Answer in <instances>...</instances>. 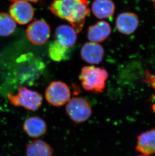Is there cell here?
Returning <instances> with one entry per match:
<instances>
[{
  "mask_svg": "<svg viewBox=\"0 0 155 156\" xmlns=\"http://www.w3.org/2000/svg\"><path fill=\"white\" fill-rule=\"evenodd\" d=\"M89 0H53L50 10L57 17L67 21L76 31H81L91 12Z\"/></svg>",
  "mask_w": 155,
  "mask_h": 156,
  "instance_id": "6da1fadb",
  "label": "cell"
},
{
  "mask_svg": "<svg viewBox=\"0 0 155 156\" xmlns=\"http://www.w3.org/2000/svg\"><path fill=\"white\" fill-rule=\"evenodd\" d=\"M139 24L138 16L132 12L120 13L116 20V27L118 31L126 35L133 34L138 28Z\"/></svg>",
  "mask_w": 155,
  "mask_h": 156,
  "instance_id": "8fae6325",
  "label": "cell"
},
{
  "mask_svg": "<svg viewBox=\"0 0 155 156\" xmlns=\"http://www.w3.org/2000/svg\"><path fill=\"white\" fill-rule=\"evenodd\" d=\"M136 150L143 155L155 154V128L138 136Z\"/></svg>",
  "mask_w": 155,
  "mask_h": 156,
  "instance_id": "5bb4252c",
  "label": "cell"
},
{
  "mask_svg": "<svg viewBox=\"0 0 155 156\" xmlns=\"http://www.w3.org/2000/svg\"><path fill=\"white\" fill-rule=\"evenodd\" d=\"M45 68V64L39 57L29 52L16 60L15 73L21 84L30 85L40 78Z\"/></svg>",
  "mask_w": 155,
  "mask_h": 156,
  "instance_id": "7a4b0ae2",
  "label": "cell"
},
{
  "mask_svg": "<svg viewBox=\"0 0 155 156\" xmlns=\"http://www.w3.org/2000/svg\"><path fill=\"white\" fill-rule=\"evenodd\" d=\"M48 56L55 62H62L69 59L70 49L61 46L55 41H51L48 46Z\"/></svg>",
  "mask_w": 155,
  "mask_h": 156,
  "instance_id": "e0dca14e",
  "label": "cell"
},
{
  "mask_svg": "<svg viewBox=\"0 0 155 156\" xmlns=\"http://www.w3.org/2000/svg\"><path fill=\"white\" fill-rule=\"evenodd\" d=\"M153 3V5H154V7L155 8V0H152Z\"/></svg>",
  "mask_w": 155,
  "mask_h": 156,
  "instance_id": "44dd1931",
  "label": "cell"
},
{
  "mask_svg": "<svg viewBox=\"0 0 155 156\" xmlns=\"http://www.w3.org/2000/svg\"><path fill=\"white\" fill-rule=\"evenodd\" d=\"M16 1H18V0H10V1L11 2ZM23 1L28 2H29V3L30 2H31V3H37L40 0H23Z\"/></svg>",
  "mask_w": 155,
  "mask_h": 156,
  "instance_id": "d6986e66",
  "label": "cell"
},
{
  "mask_svg": "<svg viewBox=\"0 0 155 156\" xmlns=\"http://www.w3.org/2000/svg\"><path fill=\"white\" fill-rule=\"evenodd\" d=\"M22 128L27 136L34 139H38L46 134L47 126L43 118L38 116H32L24 121Z\"/></svg>",
  "mask_w": 155,
  "mask_h": 156,
  "instance_id": "9c48e42d",
  "label": "cell"
},
{
  "mask_svg": "<svg viewBox=\"0 0 155 156\" xmlns=\"http://www.w3.org/2000/svg\"><path fill=\"white\" fill-rule=\"evenodd\" d=\"M16 22L10 14L6 13H0V35L9 36L15 31Z\"/></svg>",
  "mask_w": 155,
  "mask_h": 156,
  "instance_id": "ac0fdd59",
  "label": "cell"
},
{
  "mask_svg": "<svg viewBox=\"0 0 155 156\" xmlns=\"http://www.w3.org/2000/svg\"><path fill=\"white\" fill-rule=\"evenodd\" d=\"M27 37L33 44L43 45L48 41L51 30L46 21L37 20L31 22L26 30Z\"/></svg>",
  "mask_w": 155,
  "mask_h": 156,
  "instance_id": "52a82bcc",
  "label": "cell"
},
{
  "mask_svg": "<svg viewBox=\"0 0 155 156\" xmlns=\"http://www.w3.org/2000/svg\"><path fill=\"white\" fill-rule=\"evenodd\" d=\"M9 13L15 22L21 25H25L33 18L34 10L29 2L18 0L12 2L10 6Z\"/></svg>",
  "mask_w": 155,
  "mask_h": 156,
  "instance_id": "ba28073f",
  "label": "cell"
},
{
  "mask_svg": "<svg viewBox=\"0 0 155 156\" xmlns=\"http://www.w3.org/2000/svg\"><path fill=\"white\" fill-rule=\"evenodd\" d=\"M111 33V27L108 22L100 21L88 28L87 37L93 43H101L107 39Z\"/></svg>",
  "mask_w": 155,
  "mask_h": 156,
  "instance_id": "4fadbf2b",
  "label": "cell"
},
{
  "mask_svg": "<svg viewBox=\"0 0 155 156\" xmlns=\"http://www.w3.org/2000/svg\"><path fill=\"white\" fill-rule=\"evenodd\" d=\"M104 49L98 43L87 42L81 50V56L85 62L90 64H98L102 61L104 56Z\"/></svg>",
  "mask_w": 155,
  "mask_h": 156,
  "instance_id": "30bf717a",
  "label": "cell"
},
{
  "mask_svg": "<svg viewBox=\"0 0 155 156\" xmlns=\"http://www.w3.org/2000/svg\"><path fill=\"white\" fill-rule=\"evenodd\" d=\"M11 104L16 107H22L30 111H36L43 103V96L40 93L21 86L18 88L16 94H8Z\"/></svg>",
  "mask_w": 155,
  "mask_h": 156,
  "instance_id": "277c9868",
  "label": "cell"
},
{
  "mask_svg": "<svg viewBox=\"0 0 155 156\" xmlns=\"http://www.w3.org/2000/svg\"><path fill=\"white\" fill-rule=\"evenodd\" d=\"M149 79H151V80H152V85L153 86V87H154L155 88V77H150V78L149 77Z\"/></svg>",
  "mask_w": 155,
  "mask_h": 156,
  "instance_id": "ffe728a7",
  "label": "cell"
},
{
  "mask_svg": "<svg viewBox=\"0 0 155 156\" xmlns=\"http://www.w3.org/2000/svg\"><path fill=\"white\" fill-rule=\"evenodd\" d=\"M46 102L51 106L60 107L66 105L71 99L70 89L67 84L60 81L50 83L45 91Z\"/></svg>",
  "mask_w": 155,
  "mask_h": 156,
  "instance_id": "8992f818",
  "label": "cell"
},
{
  "mask_svg": "<svg viewBox=\"0 0 155 156\" xmlns=\"http://www.w3.org/2000/svg\"><path fill=\"white\" fill-rule=\"evenodd\" d=\"M67 116L75 123H83L91 118L92 108L86 99L82 97L71 98L66 105Z\"/></svg>",
  "mask_w": 155,
  "mask_h": 156,
  "instance_id": "5b68a950",
  "label": "cell"
},
{
  "mask_svg": "<svg viewBox=\"0 0 155 156\" xmlns=\"http://www.w3.org/2000/svg\"><path fill=\"white\" fill-rule=\"evenodd\" d=\"M108 77L107 71L94 66H86L82 68L79 79L82 87L87 91L102 93Z\"/></svg>",
  "mask_w": 155,
  "mask_h": 156,
  "instance_id": "3957f363",
  "label": "cell"
},
{
  "mask_svg": "<svg viewBox=\"0 0 155 156\" xmlns=\"http://www.w3.org/2000/svg\"><path fill=\"white\" fill-rule=\"evenodd\" d=\"M115 6L112 0H94L91 6L94 15L98 19H107L114 14Z\"/></svg>",
  "mask_w": 155,
  "mask_h": 156,
  "instance_id": "2e32d148",
  "label": "cell"
},
{
  "mask_svg": "<svg viewBox=\"0 0 155 156\" xmlns=\"http://www.w3.org/2000/svg\"><path fill=\"white\" fill-rule=\"evenodd\" d=\"M54 150L48 143L40 139H35L27 144L26 156H53Z\"/></svg>",
  "mask_w": 155,
  "mask_h": 156,
  "instance_id": "9a60e30c",
  "label": "cell"
},
{
  "mask_svg": "<svg viewBox=\"0 0 155 156\" xmlns=\"http://www.w3.org/2000/svg\"><path fill=\"white\" fill-rule=\"evenodd\" d=\"M148 156V155H139V156Z\"/></svg>",
  "mask_w": 155,
  "mask_h": 156,
  "instance_id": "7402d4cb",
  "label": "cell"
},
{
  "mask_svg": "<svg viewBox=\"0 0 155 156\" xmlns=\"http://www.w3.org/2000/svg\"><path fill=\"white\" fill-rule=\"evenodd\" d=\"M54 41L61 46L70 49L77 41V33L71 25L62 24L56 28Z\"/></svg>",
  "mask_w": 155,
  "mask_h": 156,
  "instance_id": "7c38bea8",
  "label": "cell"
}]
</instances>
